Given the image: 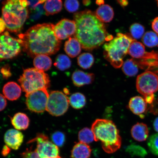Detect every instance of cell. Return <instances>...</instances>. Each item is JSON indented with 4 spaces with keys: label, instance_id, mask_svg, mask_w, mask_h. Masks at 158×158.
<instances>
[{
    "label": "cell",
    "instance_id": "cell-1",
    "mask_svg": "<svg viewBox=\"0 0 158 158\" xmlns=\"http://www.w3.org/2000/svg\"><path fill=\"white\" fill-rule=\"evenodd\" d=\"M54 27L51 23L37 24L24 33L19 34V40L24 52L31 57L58 52L62 43L55 34Z\"/></svg>",
    "mask_w": 158,
    "mask_h": 158
},
{
    "label": "cell",
    "instance_id": "cell-2",
    "mask_svg": "<svg viewBox=\"0 0 158 158\" xmlns=\"http://www.w3.org/2000/svg\"><path fill=\"white\" fill-rule=\"evenodd\" d=\"M73 17L76 26L74 37L85 50L92 51L113 39L108 34L106 25L90 10L75 13Z\"/></svg>",
    "mask_w": 158,
    "mask_h": 158
},
{
    "label": "cell",
    "instance_id": "cell-3",
    "mask_svg": "<svg viewBox=\"0 0 158 158\" xmlns=\"http://www.w3.org/2000/svg\"><path fill=\"white\" fill-rule=\"evenodd\" d=\"M94 141L101 142L104 151L108 153L115 152L121 147L122 139L119 131L113 122L98 118L92 126Z\"/></svg>",
    "mask_w": 158,
    "mask_h": 158
},
{
    "label": "cell",
    "instance_id": "cell-4",
    "mask_svg": "<svg viewBox=\"0 0 158 158\" xmlns=\"http://www.w3.org/2000/svg\"><path fill=\"white\" fill-rule=\"evenodd\" d=\"M2 19L10 32L19 33L29 17L28 3L25 0H9L3 3Z\"/></svg>",
    "mask_w": 158,
    "mask_h": 158
},
{
    "label": "cell",
    "instance_id": "cell-5",
    "mask_svg": "<svg viewBox=\"0 0 158 158\" xmlns=\"http://www.w3.org/2000/svg\"><path fill=\"white\" fill-rule=\"evenodd\" d=\"M134 40L131 35L117 33L115 38L104 45L105 58L114 68H121L123 64V59L128 54L130 45Z\"/></svg>",
    "mask_w": 158,
    "mask_h": 158
},
{
    "label": "cell",
    "instance_id": "cell-6",
    "mask_svg": "<svg viewBox=\"0 0 158 158\" xmlns=\"http://www.w3.org/2000/svg\"><path fill=\"white\" fill-rule=\"evenodd\" d=\"M23 91L26 94L41 89H47L50 86L48 75L43 71L35 68L26 69L18 80Z\"/></svg>",
    "mask_w": 158,
    "mask_h": 158
},
{
    "label": "cell",
    "instance_id": "cell-7",
    "mask_svg": "<svg viewBox=\"0 0 158 158\" xmlns=\"http://www.w3.org/2000/svg\"><path fill=\"white\" fill-rule=\"evenodd\" d=\"M22 48L19 39L11 36L8 31L0 35V62L17 56Z\"/></svg>",
    "mask_w": 158,
    "mask_h": 158
},
{
    "label": "cell",
    "instance_id": "cell-8",
    "mask_svg": "<svg viewBox=\"0 0 158 158\" xmlns=\"http://www.w3.org/2000/svg\"><path fill=\"white\" fill-rule=\"evenodd\" d=\"M69 105V98L64 93L52 91L49 95L46 110L52 116H60L67 111Z\"/></svg>",
    "mask_w": 158,
    "mask_h": 158
},
{
    "label": "cell",
    "instance_id": "cell-9",
    "mask_svg": "<svg viewBox=\"0 0 158 158\" xmlns=\"http://www.w3.org/2000/svg\"><path fill=\"white\" fill-rule=\"evenodd\" d=\"M136 86L138 92L144 97L154 94L158 90V75L151 71H146L138 75Z\"/></svg>",
    "mask_w": 158,
    "mask_h": 158
},
{
    "label": "cell",
    "instance_id": "cell-10",
    "mask_svg": "<svg viewBox=\"0 0 158 158\" xmlns=\"http://www.w3.org/2000/svg\"><path fill=\"white\" fill-rule=\"evenodd\" d=\"M49 94L47 89H41L26 94L27 108L35 113H42L46 110Z\"/></svg>",
    "mask_w": 158,
    "mask_h": 158
},
{
    "label": "cell",
    "instance_id": "cell-11",
    "mask_svg": "<svg viewBox=\"0 0 158 158\" xmlns=\"http://www.w3.org/2000/svg\"><path fill=\"white\" fill-rule=\"evenodd\" d=\"M37 142L35 149L40 158H57L59 149L55 144L49 141L48 137L43 134H39L34 139L29 143Z\"/></svg>",
    "mask_w": 158,
    "mask_h": 158
},
{
    "label": "cell",
    "instance_id": "cell-12",
    "mask_svg": "<svg viewBox=\"0 0 158 158\" xmlns=\"http://www.w3.org/2000/svg\"><path fill=\"white\" fill-rule=\"evenodd\" d=\"M54 32L57 38L63 40L75 35L76 32V23L74 20L63 19L54 25Z\"/></svg>",
    "mask_w": 158,
    "mask_h": 158
},
{
    "label": "cell",
    "instance_id": "cell-13",
    "mask_svg": "<svg viewBox=\"0 0 158 158\" xmlns=\"http://www.w3.org/2000/svg\"><path fill=\"white\" fill-rule=\"evenodd\" d=\"M24 136L17 130L11 129L6 132L4 135V141L7 147L17 150L22 144Z\"/></svg>",
    "mask_w": 158,
    "mask_h": 158
},
{
    "label": "cell",
    "instance_id": "cell-14",
    "mask_svg": "<svg viewBox=\"0 0 158 158\" xmlns=\"http://www.w3.org/2000/svg\"><path fill=\"white\" fill-rule=\"evenodd\" d=\"M128 107L133 113L143 118V114L147 111V102L143 98L140 96H135L132 98L129 102Z\"/></svg>",
    "mask_w": 158,
    "mask_h": 158
},
{
    "label": "cell",
    "instance_id": "cell-15",
    "mask_svg": "<svg viewBox=\"0 0 158 158\" xmlns=\"http://www.w3.org/2000/svg\"><path fill=\"white\" fill-rule=\"evenodd\" d=\"M94 75L85 73L80 70H76L73 73L72 80L75 86L80 87L85 85L92 84L94 82Z\"/></svg>",
    "mask_w": 158,
    "mask_h": 158
},
{
    "label": "cell",
    "instance_id": "cell-16",
    "mask_svg": "<svg viewBox=\"0 0 158 158\" xmlns=\"http://www.w3.org/2000/svg\"><path fill=\"white\" fill-rule=\"evenodd\" d=\"M21 92V87L14 82L7 83L3 89V93L5 98L10 101L17 100L20 97Z\"/></svg>",
    "mask_w": 158,
    "mask_h": 158
},
{
    "label": "cell",
    "instance_id": "cell-17",
    "mask_svg": "<svg viewBox=\"0 0 158 158\" xmlns=\"http://www.w3.org/2000/svg\"><path fill=\"white\" fill-rule=\"evenodd\" d=\"M131 133L132 137L139 142L146 141L149 137V131L147 124L138 123L132 127Z\"/></svg>",
    "mask_w": 158,
    "mask_h": 158
},
{
    "label": "cell",
    "instance_id": "cell-18",
    "mask_svg": "<svg viewBox=\"0 0 158 158\" xmlns=\"http://www.w3.org/2000/svg\"><path fill=\"white\" fill-rule=\"evenodd\" d=\"M94 14L99 20L102 23L110 22L113 19L114 15L113 9L108 5L100 6Z\"/></svg>",
    "mask_w": 158,
    "mask_h": 158
},
{
    "label": "cell",
    "instance_id": "cell-19",
    "mask_svg": "<svg viewBox=\"0 0 158 158\" xmlns=\"http://www.w3.org/2000/svg\"><path fill=\"white\" fill-rule=\"evenodd\" d=\"M92 149L88 144L79 143L75 144L71 151L72 158H89L91 154Z\"/></svg>",
    "mask_w": 158,
    "mask_h": 158
},
{
    "label": "cell",
    "instance_id": "cell-20",
    "mask_svg": "<svg viewBox=\"0 0 158 158\" xmlns=\"http://www.w3.org/2000/svg\"><path fill=\"white\" fill-rule=\"evenodd\" d=\"M81 45L75 37H70L65 43L64 49L67 55L74 58L80 54L81 51Z\"/></svg>",
    "mask_w": 158,
    "mask_h": 158
},
{
    "label": "cell",
    "instance_id": "cell-21",
    "mask_svg": "<svg viewBox=\"0 0 158 158\" xmlns=\"http://www.w3.org/2000/svg\"><path fill=\"white\" fill-rule=\"evenodd\" d=\"M11 120L12 124L18 130H26L29 125L30 120L28 116L21 112L15 114Z\"/></svg>",
    "mask_w": 158,
    "mask_h": 158
},
{
    "label": "cell",
    "instance_id": "cell-22",
    "mask_svg": "<svg viewBox=\"0 0 158 158\" xmlns=\"http://www.w3.org/2000/svg\"><path fill=\"white\" fill-rule=\"evenodd\" d=\"M128 54L133 59L143 58L145 55L147 54L145 45L143 43L134 40L130 45Z\"/></svg>",
    "mask_w": 158,
    "mask_h": 158
},
{
    "label": "cell",
    "instance_id": "cell-23",
    "mask_svg": "<svg viewBox=\"0 0 158 158\" xmlns=\"http://www.w3.org/2000/svg\"><path fill=\"white\" fill-rule=\"evenodd\" d=\"M33 64L35 69L44 72L51 68L52 61L47 55H40L35 57Z\"/></svg>",
    "mask_w": 158,
    "mask_h": 158
},
{
    "label": "cell",
    "instance_id": "cell-24",
    "mask_svg": "<svg viewBox=\"0 0 158 158\" xmlns=\"http://www.w3.org/2000/svg\"><path fill=\"white\" fill-rule=\"evenodd\" d=\"M122 70L124 73L128 77H133L139 71V65L135 59H128L123 63Z\"/></svg>",
    "mask_w": 158,
    "mask_h": 158
},
{
    "label": "cell",
    "instance_id": "cell-25",
    "mask_svg": "<svg viewBox=\"0 0 158 158\" xmlns=\"http://www.w3.org/2000/svg\"><path fill=\"white\" fill-rule=\"evenodd\" d=\"M45 14L53 15L58 13L62 8V2L60 0H49L45 2L44 6Z\"/></svg>",
    "mask_w": 158,
    "mask_h": 158
},
{
    "label": "cell",
    "instance_id": "cell-26",
    "mask_svg": "<svg viewBox=\"0 0 158 158\" xmlns=\"http://www.w3.org/2000/svg\"><path fill=\"white\" fill-rule=\"evenodd\" d=\"M69 102L73 108L80 109L85 105L86 98L83 94L76 93L72 94L69 98Z\"/></svg>",
    "mask_w": 158,
    "mask_h": 158
},
{
    "label": "cell",
    "instance_id": "cell-27",
    "mask_svg": "<svg viewBox=\"0 0 158 158\" xmlns=\"http://www.w3.org/2000/svg\"><path fill=\"white\" fill-rule=\"evenodd\" d=\"M143 45L149 48L158 47V35L152 31L146 32L142 39Z\"/></svg>",
    "mask_w": 158,
    "mask_h": 158
},
{
    "label": "cell",
    "instance_id": "cell-28",
    "mask_svg": "<svg viewBox=\"0 0 158 158\" xmlns=\"http://www.w3.org/2000/svg\"><path fill=\"white\" fill-rule=\"evenodd\" d=\"M77 62L79 66L82 69H90L94 64V57L90 53H83L78 57Z\"/></svg>",
    "mask_w": 158,
    "mask_h": 158
},
{
    "label": "cell",
    "instance_id": "cell-29",
    "mask_svg": "<svg viewBox=\"0 0 158 158\" xmlns=\"http://www.w3.org/2000/svg\"><path fill=\"white\" fill-rule=\"evenodd\" d=\"M54 65L59 70L64 71L70 68L72 62L66 55L60 54L56 57Z\"/></svg>",
    "mask_w": 158,
    "mask_h": 158
},
{
    "label": "cell",
    "instance_id": "cell-30",
    "mask_svg": "<svg viewBox=\"0 0 158 158\" xmlns=\"http://www.w3.org/2000/svg\"><path fill=\"white\" fill-rule=\"evenodd\" d=\"M78 139L80 142L88 144L92 143L94 140V134L91 129L84 128L79 132Z\"/></svg>",
    "mask_w": 158,
    "mask_h": 158
},
{
    "label": "cell",
    "instance_id": "cell-31",
    "mask_svg": "<svg viewBox=\"0 0 158 158\" xmlns=\"http://www.w3.org/2000/svg\"><path fill=\"white\" fill-rule=\"evenodd\" d=\"M130 34L135 40L142 38L145 34V29L143 25L139 23H134L130 27Z\"/></svg>",
    "mask_w": 158,
    "mask_h": 158
},
{
    "label": "cell",
    "instance_id": "cell-32",
    "mask_svg": "<svg viewBox=\"0 0 158 158\" xmlns=\"http://www.w3.org/2000/svg\"><path fill=\"white\" fill-rule=\"evenodd\" d=\"M126 152L132 156L143 158L147 155V152L141 146L132 144L126 148Z\"/></svg>",
    "mask_w": 158,
    "mask_h": 158
},
{
    "label": "cell",
    "instance_id": "cell-33",
    "mask_svg": "<svg viewBox=\"0 0 158 158\" xmlns=\"http://www.w3.org/2000/svg\"><path fill=\"white\" fill-rule=\"evenodd\" d=\"M147 143L151 152L158 156V133L150 136L148 139Z\"/></svg>",
    "mask_w": 158,
    "mask_h": 158
},
{
    "label": "cell",
    "instance_id": "cell-34",
    "mask_svg": "<svg viewBox=\"0 0 158 158\" xmlns=\"http://www.w3.org/2000/svg\"><path fill=\"white\" fill-rule=\"evenodd\" d=\"M44 6L42 4L40 5L35 8L30 10L29 13V17L31 21L37 20L45 13Z\"/></svg>",
    "mask_w": 158,
    "mask_h": 158
},
{
    "label": "cell",
    "instance_id": "cell-35",
    "mask_svg": "<svg viewBox=\"0 0 158 158\" xmlns=\"http://www.w3.org/2000/svg\"><path fill=\"white\" fill-rule=\"evenodd\" d=\"M65 135L62 132L56 131L51 135V139L53 143L57 147H62L65 141Z\"/></svg>",
    "mask_w": 158,
    "mask_h": 158
},
{
    "label": "cell",
    "instance_id": "cell-36",
    "mask_svg": "<svg viewBox=\"0 0 158 158\" xmlns=\"http://www.w3.org/2000/svg\"><path fill=\"white\" fill-rule=\"evenodd\" d=\"M65 9L70 13H74L78 10L80 3L77 0H67L64 2Z\"/></svg>",
    "mask_w": 158,
    "mask_h": 158
},
{
    "label": "cell",
    "instance_id": "cell-37",
    "mask_svg": "<svg viewBox=\"0 0 158 158\" xmlns=\"http://www.w3.org/2000/svg\"><path fill=\"white\" fill-rule=\"evenodd\" d=\"M1 73L4 80H7L12 76L10 67L8 64H3L1 68Z\"/></svg>",
    "mask_w": 158,
    "mask_h": 158
},
{
    "label": "cell",
    "instance_id": "cell-38",
    "mask_svg": "<svg viewBox=\"0 0 158 158\" xmlns=\"http://www.w3.org/2000/svg\"><path fill=\"white\" fill-rule=\"evenodd\" d=\"M21 156L23 158H40L35 150L33 151L31 149H27L21 154Z\"/></svg>",
    "mask_w": 158,
    "mask_h": 158
},
{
    "label": "cell",
    "instance_id": "cell-39",
    "mask_svg": "<svg viewBox=\"0 0 158 158\" xmlns=\"http://www.w3.org/2000/svg\"><path fill=\"white\" fill-rule=\"evenodd\" d=\"M30 10H32L40 5L45 2V1H27Z\"/></svg>",
    "mask_w": 158,
    "mask_h": 158
},
{
    "label": "cell",
    "instance_id": "cell-40",
    "mask_svg": "<svg viewBox=\"0 0 158 158\" xmlns=\"http://www.w3.org/2000/svg\"><path fill=\"white\" fill-rule=\"evenodd\" d=\"M7 105V101L5 97L0 94V112L5 109Z\"/></svg>",
    "mask_w": 158,
    "mask_h": 158
},
{
    "label": "cell",
    "instance_id": "cell-41",
    "mask_svg": "<svg viewBox=\"0 0 158 158\" xmlns=\"http://www.w3.org/2000/svg\"><path fill=\"white\" fill-rule=\"evenodd\" d=\"M152 27L154 32L158 35V17L153 19L152 23Z\"/></svg>",
    "mask_w": 158,
    "mask_h": 158
},
{
    "label": "cell",
    "instance_id": "cell-42",
    "mask_svg": "<svg viewBox=\"0 0 158 158\" xmlns=\"http://www.w3.org/2000/svg\"><path fill=\"white\" fill-rule=\"evenodd\" d=\"M145 102L147 103L151 104L154 101L155 99V97H154V94L149 95L146 96L144 97Z\"/></svg>",
    "mask_w": 158,
    "mask_h": 158
},
{
    "label": "cell",
    "instance_id": "cell-43",
    "mask_svg": "<svg viewBox=\"0 0 158 158\" xmlns=\"http://www.w3.org/2000/svg\"><path fill=\"white\" fill-rule=\"evenodd\" d=\"M6 28V25L5 21L2 19L0 18V35L3 33Z\"/></svg>",
    "mask_w": 158,
    "mask_h": 158
},
{
    "label": "cell",
    "instance_id": "cell-44",
    "mask_svg": "<svg viewBox=\"0 0 158 158\" xmlns=\"http://www.w3.org/2000/svg\"><path fill=\"white\" fill-rule=\"evenodd\" d=\"M10 152V149L8 147L7 145H5L3 147L2 151V154L4 156H7Z\"/></svg>",
    "mask_w": 158,
    "mask_h": 158
},
{
    "label": "cell",
    "instance_id": "cell-45",
    "mask_svg": "<svg viewBox=\"0 0 158 158\" xmlns=\"http://www.w3.org/2000/svg\"><path fill=\"white\" fill-rule=\"evenodd\" d=\"M117 2L123 7L126 6L128 4V1L126 0H119V1H118Z\"/></svg>",
    "mask_w": 158,
    "mask_h": 158
},
{
    "label": "cell",
    "instance_id": "cell-46",
    "mask_svg": "<svg viewBox=\"0 0 158 158\" xmlns=\"http://www.w3.org/2000/svg\"><path fill=\"white\" fill-rule=\"evenodd\" d=\"M153 127L155 131L158 133V117L156 118L153 122Z\"/></svg>",
    "mask_w": 158,
    "mask_h": 158
},
{
    "label": "cell",
    "instance_id": "cell-47",
    "mask_svg": "<svg viewBox=\"0 0 158 158\" xmlns=\"http://www.w3.org/2000/svg\"><path fill=\"white\" fill-rule=\"evenodd\" d=\"M96 4L101 6L104 5V1L103 0H100V1H97L96 2Z\"/></svg>",
    "mask_w": 158,
    "mask_h": 158
},
{
    "label": "cell",
    "instance_id": "cell-48",
    "mask_svg": "<svg viewBox=\"0 0 158 158\" xmlns=\"http://www.w3.org/2000/svg\"><path fill=\"white\" fill-rule=\"evenodd\" d=\"M82 2L85 6H88L90 4L91 1L89 0H85L82 1Z\"/></svg>",
    "mask_w": 158,
    "mask_h": 158
},
{
    "label": "cell",
    "instance_id": "cell-49",
    "mask_svg": "<svg viewBox=\"0 0 158 158\" xmlns=\"http://www.w3.org/2000/svg\"><path fill=\"white\" fill-rule=\"evenodd\" d=\"M2 66V65H0V84H1L2 82L3 81V80H4L2 75L1 73V68Z\"/></svg>",
    "mask_w": 158,
    "mask_h": 158
},
{
    "label": "cell",
    "instance_id": "cell-50",
    "mask_svg": "<svg viewBox=\"0 0 158 158\" xmlns=\"http://www.w3.org/2000/svg\"><path fill=\"white\" fill-rule=\"evenodd\" d=\"M156 2H157V6L158 7V1H157Z\"/></svg>",
    "mask_w": 158,
    "mask_h": 158
}]
</instances>
